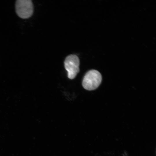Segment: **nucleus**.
Instances as JSON below:
<instances>
[{"label": "nucleus", "mask_w": 156, "mask_h": 156, "mask_svg": "<svg viewBox=\"0 0 156 156\" xmlns=\"http://www.w3.org/2000/svg\"><path fill=\"white\" fill-rule=\"evenodd\" d=\"M102 76L99 72L95 70L88 71L83 78L82 85L86 90H92L97 88L100 84Z\"/></svg>", "instance_id": "obj_1"}, {"label": "nucleus", "mask_w": 156, "mask_h": 156, "mask_svg": "<svg viewBox=\"0 0 156 156\" xmlns=\"http://www.w3.org/2000/svg\"><path fill=\"white\" fill-rule=\"evenodd\" d=\"M64 64L67 72L68 78L71 79L75 78L80 70V61L78 57L75 55H70L65 58Z\"/></svg>", "instance_id": "obj_2"}, {"label": "nucleus", "mask_w": 156, "mask_h": 156, "mask_svg": "<svg viewBox=\"0 0 156 156\" xmlns=\"http://www.w3.org/2000/svg\"><path fill=\"white\" fill-rule=\"evenodd\" d=\"M16 10L18 15L22 18L31 17L33 13V6L31 0H17L16 3Z\"/></svg>", "instance_id": "obj_3"}]
</instances>
